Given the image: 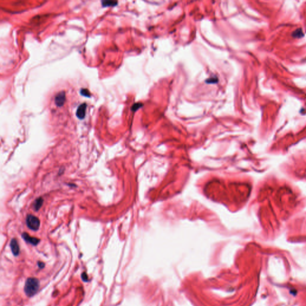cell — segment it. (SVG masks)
<instances>
[{
    "instance_id": "obj_1",
    "label": "cell",
    "mask_w": 306,
    "mask_h": 306,
    "mask_svg": "<svg viewBox=\"0 0 306 306\" xmlns=\"http://www.w3.org/2000/svg\"><path fill=\"white\" fill-rule=\"evenodd\" d=\"M39 288V280L37 279L34 278H29L26 280L24 287V291L28 297H31L37 293Z\"/></svg>"
},
{
    "instance_id": "obj_2",
    "label": "cell",
    "mask_w": 306,
    "mask_h": 306,
    "mask_svg": "<svg viewBox=\"0 0 306 306\" xmlns=\"http://www.w3.org/2000/svg\"><path fill=\"white\" fill-rule=\"evenodd\" d=\"M26 223L28 228L32 230L37 231L40 226V221L35 216L28 215L26 219Z\"/></svg>"
},
{
    "instance_id": "obj_3",
    "label": "cell",
    "mask_w": 306,
    "mask_h": 306,
    "mask_svg": "<svg viewBox=\"0 0 306 306\" xmlns=\"http://www.w3.org/2000/svg\"><path fill=\"white\" fill-rule=\"evenodd\" d=\"M65 101H66V96L65 92L64 91H62L56 95L55 98V102L57 107H62L65 104Z\"/></svg>"
},
{
    "instance_id": "obj_4",
    "label": "cell",
    "mask_w": 306,
    "mask_h": 306,
    "mask_svg": "<svg viewBox=\"0 0 306 306\" xmlns=\"http://www.w3.org/2000/svg\"><path fill=\"white\" fill-rule=\"evenodd\" d=\"M22 238L29 243L32 245H34V246H36L37 245L40 240L38 238H36V237H31V236H29L28 234V233H24L22 235Z\"/></svg>"
},
{
    "instance_id": "obj_5",
    "label": "cell",
    "mask_w": 306,
    "mask_h": 306,
    "mask_svg": "<svg viewBox=\"0 0 306 306\" xmlns=\"http://www.w3.org/2000/svg\"><path fill=\"white\" fill-rule=\"evenodd\" d=\"M10 245L13 254L16 256H18L20 252V248L17 240L16 239H12Z\"/></svg>"
},
{
    "instance_id": "obj_6",
    "label": "cell",
    "mask_w": 306,
    "mask_h": 306,
    "mask_svg": "<svg viewBox=\"0 0 306 306\" xmlns=\"http://www.w3.org/2000/svg\"><path fill=\"white\" fill-rule=\"evenodd\" d=\"M86 108H87V104L85 103H83V104H81L78 107V108L77 110V112H76V115L79 119L83 120L85 118Z\"/></svg>"
},
{
    "instance_id": "obj_7",
    "label": "cell",
    "mask_w": 306,
    "mask_h": 306,
    "mask_svg": "<svg viewBox=\"0 0 306 306\" xmlns=\"http://www.w3.org/2000/svg\"><path fill=\"white\" fill-rule=\"evenodd\" d=\"M43 199L41 198V197H40V198H38L37 199H36L34 203V209L35 211H38L40 208L43 205Z\"/></svg>"
},
{
    "instance_id": "obj_8",
    "label": "cell",
    "mask_w": 306,
    "mask_h": 306,
    "mask_svg": "<svg viewBox=\"0 0 306 306\" xmlns=\"http://www.w3.org/2000/svg\"><path fill=\"white\" fill-rule=\"evenodd\" d=\"M102 5L104 7H114L117 5L118 2L115 1H102Z\"/></svg>"
},
{
    "instance_id": "obj_9",
    "label": "cell",
    "mask_w": 306,
    "mask_h": 306,
    "mask_svg": "<svg viewBox=\"0 0 306 306\" xmlns=\"http://www.w3.org/2000/svg\"><path fill=\"white\" fill-rule=\"evenodd\" d=\"M80 94L82 96L87 97V98H90V96H91V93H90L89 90L87 89H82L80 90Z\"/></svg>"
},
{
    "instance_id": "obj_10",
    "label": "cell",
    "mask_w": 306,
    "mask_h": 306,
    "mask_svg": "<svg viewBox=\"0 0 306 306\" xmlns=\"http://www.w3.org/2000/svg\"><path fill=\"white\" fill-rule=\"evenodd\" d=\"M218 82V79L216 77H211L206 80L207 83H215Z\"/></svg>"
},
{
    "instance_id": "obj_11",
    "label": "cell",
    "mask_w": 306,
    "mask_h": 306,
    "mask_svg": "<svg viewBox=\"0 0 306 306\" xmlns=\"http://www.w3.org/2000/svg\"><path fill=\"white\" fill-rule=\"evenodd\" d=\"M142 107V104H139V103H137V104H135L133 105L132 108V111H137L138 109H139L140 107Z\"/></svg>"
},
{
    "instance_id": "obj_12",
    "label": "cell",
    "mask_w": 306,
    "mask_h": 306,
    "mask_svg": "<svg viewBox=\"0 0 306 306\" xmlns=\"http://www.w3.org/2000/svg\"><path fill=\"white\" fill-rule=\"evenodd\" d=\"M82 278L83 279L84 282H88L89 281L88 276L85 272H84L83 273L82 275Z\"/></svg>"
},
{
    "instance_id": "obj_13",
    "label": "cell",
    "mask_w": 306,
    "mask_h": 306,
    "mask_svg": "<svg viewBox=\"0 0 306 306\" xmlns=\"http://www.w3.org/2000/svg\"><path fill=\"white\" fill-rule=\"evenodd\" d=\"M38 267H39L40 269H43V268H44V263H43V262H40V261H39V262H38Z\"/></svg>"
}]
</instances>
